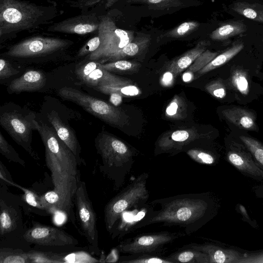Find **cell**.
Listing matches in <instances>:
<instances>
[{
	"label": "cell",
	"instance_id": "46",
	"mask_svg": "<svg viewBox=\"0 0 263 263\" xmlns=\"http://www.w3.org/2000/svg\"><path fill=\"white\" fill-rule=\"evenodd\" d=\"M238 263H263V250L245 252L243 257Z\"/></svg>",
	"mask_w": 263,
	"mask_h": 263
},
{
	"label": "cell",
	"instance_id": "14",
	"mask_svg": "<svg viewBox=\"0 0 263 263\" xmlns=\"http://www.w3.org/2000/svg\"><path fill=\"white\" fill-rule=\"evenodd\" d=\"M193 128L170 131L164 134L158 141L156 154L170 153L173 155L182 151L190 143L199 139L207 138Z\"/></svg>",
	"mask_w": 263,
	"mask_h": 263
},
{
	"label": "cell",
	"instance_id": "37",
	"mask_svg": "<svg viewBox=\"0 0 263 263\" xmlns=\"http://www.w3.org/2000/svg\"><path fill=\"white\" fill-rule=\"evenodd\" d=\"M0 153L10 161L17 163L25 167V162L19 156L16 151L6 140L0 132Z\"/></svg>",
	"mask_w": 263,
	"mask_h": 263
},
{
	"label": "cell",
	"instance_id": "11",
	"mask_svg": "<svg viewBox=\"0 0 263 263\" xmlns=\"http://www.w3.org/2000/svg\"><path fill=\"white\" fill-rule=\"evenodd\" d=\"M185 233L160 231L145 233L121 241L117 247L118 251L126 254L139 253H161L164 248Z\"/></svg>",
	"mask_w": 263,
	"mask_h": 263
},
{
	"label": "cell",
	"instance_id": "36",
	"mask_svg": "<svg viewBox=\"0 0 263 263\" xmlns=\"http://www.w3.org/2000/svg\"><path fill=\"white\" fill-rule=\"evenodd\" d=\"M199 26L200 24L196 21L184 22L172 30L161 34L158 37V40L164 37H182L195 30Z\"/></svg>",
	"mask_w": 263,
	"mask_h": 263
},
{
	"label": "cell",
	"instance_id": "28",
	"mask_svg": "<svg viewBox=\"0 0 263 263\" xmlns=\"http://www.w3.org/2000/svg\"><path fill=\"white\" fill-rule=\"evenodd\" d=\"M218 54L217 52H212L206 49L187 68L182 75V79L188 82L194 80L195 76L201 69L208 64Z\"/></svg>",
	"mask_w": 263,
	"mask_h": 263
},
{
	"label": "cell",
	"instance_id": "30",
	"mask_svg": "<svg viewBox=\"0 0 263 263\" xmlns=\"http://www.w3.org/2000/svg\"><path fill=\"white\" fill-rule=\"evenodd\" d=\"M94 89L103 93L110 95L117 93L122 97H132L141 94L140 89L136 86L131 84L100 85L93 88Z\"/></svg>",
	"mask_w": 263,
	"mask_h": 263
},
{
	"label": "cell",
	"instance_id": "29",
	"mask_svg": "<svg viewBox=\"0 0 263 263\" xmlns=\"http://www.w3.org/2000/svg\"><path fill=\"white\" fill-rule=\"evenodd\" d=\"M161 253H139L121 256L118 262L121 263H172Z\"/></svg>",
	"mask_w": 263,
	"mask_h": 263
},
{
	"label": "cell",
	"instance_id": "49",
	"mask_svg": "<svg viewBox=\"0 0 263 263\" xmlns=\"http://www.w3.org/2000/svg\"><path fill=\"white\" fill-rule=\"evenodd\" d=\"M236 207L237 208V209L238 210V211L242 216L243 220L245 221H247L248 223H249L250 225H251L252 227L254 228L257 226L256 223L254 221H253L250 217L249 214L247 213V211H246V209L243 205L238 204L237 205Z\"/></svg>",
	"mask_w": 263,
	"mask_h": 263
},
{
	"label": "cell",
	"instance_id": "43",
	"mask_svg": "<svg viewBox=\"0 0 263 263\" xmlns=\"http://www.w3.org/2000/svg\"><path fill=\"white\" fill-rule=\"evenodd\" d=\"M100 38L98 35L89 39L78 51L76 57L77 58L87 56L96 51L100 45Z\"/></svg>",
	"mask_w": 263,
	"mask_h": 263
},
{
	"label": "cell",
	"instance_id": "40",
	"mask_svg": "<svg viewBox=\"0 0 263 263\" xmlns=\"http://www.w3.org/2000/svg\"><path fill=\"white\" fill-rule=\"evenodd\" d=\"M233 85L242 94L247 95L249 92V83L246 74L240 70L234 72L232 78Z\"/></svg>",
	"mask_w": 263,
	"mask_h": 263
},
{
	"label": "cell",
	"instance_id": "9",
	"mask_svg": "<svg viewBox=\"0 0 263 263\" xmlns=\"http://www.w3.org/2000/svg\"><path fill=\"white\" fill-rule=\"evenodd\" d=\"M99 18L98 35L100 38V45L96 51L87 55L85 59L103 64L131 42L135 36L133 31L118 28L109 16H102Z\"/></svg>",
	"mask_w": 263,
	"mask_h": 263
},
{
	"label": "cell",
	"instance_id": "4",
	"mask_svg": "<svg viewBox=\"0 0 263 263\" xmlns=\"http://www.w3.org/2000/svg\"><path fill=\"white\" fill-rule=\"evenodd\" d=\"M95 145L101 159L99 166L100 172L112 182L115 190H119L132 168L136 152L121 140L104 131L97 135Z\"/></svg>",
	"mask_w": 263,
	"mask_h": 263
},
{
	"label": "cell",
	"instance_id": "10",
	"mask_svg": "<svg viewBox=\"0 0 263 263\" xmlns=\"http://www.w3.org/2000/svg\"><path fill=\"white\" fill-rule=\"evenodd\" d=\"M73 203L76 206V219L79 231L86 238L92 253L99 255L101 252L99 247L96 214L84 181H81L74 195Z\"/></svg>",
	"mask_w": 263,
	"mask_h": 263
},
{
	"label": "cell",
	"instance_id": "52",
	"mask_svg": "<svg viewBox=\"0 0 263 263\" xmlns=\"http://www.w3.org/2000/svg\"><path fill=\"white\" fill-rule=\"evenodd\" d=\"M107 2L106 4V6L109 7L118 0H107Z\"/></svg>",
	"mask_w": 263,
	"mask_h": 263
},
{
	"label": "cell",
	"instance_id": "17",
	"mask_svg": "<svg viewBox=\"0 0 263 263\" xmlns=\"http://www.w3.org/2000/svg\"><path fill=\"white\" fill-rule=\"evenodd\" d=\"M47 117L59 137L72 151L80 165L85 164V161L80 157L81 148L73 130L62 120L55 110H52Z\"/></svg>",
	"mask_w": 263,
	"mask_h": 263
},
{
	"label": "cell",
	"instance_id": "47",
	"mask_svg": "<svg viewBox=\"0 0 263 263\" xmlns=\"http://www.w3.org/2000/svg\"><path fill=\"white\" fill-rule=\"evenodd\" d=\"M176 77V76L174 72L167 70L163 74L161 79V83L164 86H170L173 84Z\"/></svg>",
	"mask_w": 263,
	"mask_h": 263
},
{
	"label": "cell",
	"instance_id": "8",
	"mask_svg": "<svg viewBox=\"0 0 263 263\" xmlns=\"http://www.w3.org/2000/svg\"><path fill=\"white\" fill-rule=\"evenodd\" d=\"M74 42L71 40L44 35L32 36L11 46L4 57L14 59H35L62 53Z\"/></svg>",
	"mask_w": 263,
	"mask_h": 263
},
{
	"label": "cell",
	"instance_id": "39",
	"mask_svg": "<svg viewBox=\"0 0 263 263\" xmlns=\"http://www.w3.org/2000/svg\"><path fill=\"white\" fill-rule=\"evenodd\" d=\"M128 3L145 4L158 9H165L181 6V0H127Z\"/></svg>",
	"mask_w": 263,
	"mask_h": 263
},
{
	"label": "cell",
	"instance_id": "2",
	"mask_svg": "<svg viewBox=\"0 0 263 263\" xmlns=\"http://www.w3.org/2000/svg\"><path fill=\"white\" fill-rule=\"evenodd\" d=\"M147 206L143 217L134 224L130 230L149 225L177 226L190 235L204 226L216 214L217 204L210 193L177 195L153 200Z\"/></svg>",
	"mask_w": 263,
	"mask_h": 263
},
{
	"label": "cell",
	"instance_id": "32",
	"mask_svg": "<svg viewBox=\"0 0 263 263\" xmlns=\"http://www.w3.org/2000/svg\"><path fill=\"white\" fill-rule=\"evenodd\" d=\"M239 139L263 171V144L257 140L248 136H240Z\"/></svg>",
	"mask_w": 263,
	"mask_h": 263
},
{
	"label": "cell",
	"instance_id": "20",
	"mask_svg": "<svg viewBox=\"0 0 263 263\" xmlns=\"http://www.w3.org/2000/svg\"><path fill=\"white\" fill-rule=\"evenodd\" d=\"M210 44L208 41H199L194 48L171 61L167 69L174 72L177 76L187 68L206 49Z\"/></svg>",
	"mask_w": 263,
	"mask_h": 263
},
{
	"label": "cell",
	"instance_id": "23",
	"mask_svg": "<svg viewBox=\"0 0 263 263\" xmlns=\"http://www.w3.org/2000/svg\"><path fill=\"white\" fill-rule=\"evenodd\" d=\"M150 41V39L146 36L135 38L131 42L112 55L107 61H115L139 54L148 47Z\"/></svg>",
	"mask_w": 263,
	"mask_h": 263
},
{
	"label": "cell",
	"instance_id": "41",
	"mask_svg": "<svg viewBox=\"0 0 263 263\" xmlns=\"http://www.w3.org/2000/svg\"><path fill=\"white\" fill-rule=\"evenodd\" d=\"M14 185L20 188L24 192L25 200L28 204L40 210L46 209L41 197H39L32 191L19 186L15 183L14 184Z\"/></svg>",
	"mask_w": 263,
	"mask_h": 263
},
{
	"label": "cell",
	"instance_id": "22",
	"mask_svg": "<svg viewBox=\"0 0 263 263\" xmlns=\"http://www.w3.org/2000/svg\"><path fill=\"white\" fill-rule=\"evenodd\" d=\"M166 257L172 263H210L208 254L184 246Z\"/></svg>",
	"mask_w": 263,
	"mask_h": 263
},
{
	"label": "cell",
	"instance_id": "19",
	"mask_svg": "<svg viewBox=\"0 0 263 263\" xmlns=\"http://www.w3.org/2000/svg\"><path fill=\"white\" fill-rule=\"evenodd\" d=\"M81 81L92 88L100 85L132 84L130 80L119 77L103 69L100 66V63L94 70Z\"/></svg>",
	"mask_w": 263,
	"mask_h": 263
},
{
	"label": "cell",
	"instance_id": "34",
	"mask_svg": "<svg viewBox=\"0 0 263 263\" xmlns=\"http://www.w3.org/2000/svg\"><path fill=\"white\" fill-rule=\"evenodd\" d=\"M1 263H28L31 262L28 252L21 250L1 249L0 250Z\"/></svg>",
	"mask_w": 263,
	"mask_h": 263
},
{
	"label": "cell",
	"instance_id": "31",
	"mask_svg": "<svg viewBox=\"0 0 263 263\" xmlns=\"http://www.w3.org/2000/svg\"><path fill=\"white\" fill-rule=\"evenodd\" d=\"M187 115V104L184 99L179 95L174 96L165 109L166 117L175 120L185 118Z\"/></svg>",
	"mask_w": 263,
	"mask_h": 263
},
{
	"label": "cell",
	"instance_id": "12",
	"mask_svg": "<svg viewBox=\"0 0 263 263\" xmlns=\"http://www.w3.org/2000/svg\"><path fill=\"white\" fill-rule=\"evenodd\" d=\"M28 242L43 246L76 245L79 241L63 230L34 222L23 235Z\"/></svg>",
	"mask_w": 263,
	"mask_h": 263
},
{
	"label": "cell",
	"instance_id": "38",
	"mask_svg": "<svg viewBox=\"0 0 263 263\" xmlns=\"http://www.w3.org/2000/svg\"><path fill=\"white\" fill-rule=\"evenodd\" d=\"M28 254L31 262H65L62 256L54 253L31 251Z\"/></svg>",
	"mask_w": 263,
	"mask_h": 263
},
{
	"label": "cell",
	"instance_id": "51",
	"mask_svg": "<svg viewBox=\"0 0 263 263\" xmlns=\"http://www.w3.org/2000/svg\"><path fill=\"white\" fill-rule=\"evenodd\" d=\"M118 251V250L117 249L116 250H112L111 252L106 258V262H115L118 261L119 259L117 253V252Z\"/></svg>",
	"mask_w": 263,
	"mask_h": 263
},
{
	"label": "cell",
	"instance_id": "24",
	"mask_svg": "<svg viewBox=\"0 0 263 263\" xmlns=\"http://www.w3.org/2000/svg\"><path fill=\"white\" fill-rule=\"evenodd\" d=\"M243 43H237L222 53L218 54L208 64L197 73L195 76L194 79H197L205 73L217 68L228 62L238 54L243 48Z\"/></svg>",
	"mask_w": 263,
	"mask_h": 263
},
{
	"label": "cell",
	"instance_id": "15",
	"mask_svg": "<svg viewBox=\"0 0 263 263\" xmlns=\"http://www.w3.org/2000/svg\"><path fill=\"white\" fill-rule=\"evenodd\" d=\"M100 18L95 14H81L53 23L47 30L67 34H86L98 32Z\"/></svg>",
	"mask_w": 263,
	"mask_h": 263
},
{
	"label": "cell",
	"instance_id": "1",
	"mask_svg": "<svg viewBox=\"0 0 263 263\" xmlns=\"http://www.w3.org/2000/svg\"><path fill=\"white\" fill-rule=\"evenodd\" d=\"M45 147L46 165L51 172L53 190L41 197L46 208L50 206L76 224L73 210L74 198L81 182L80 165L75 155L61 140L55 129L34 120Z\"/></svg>",
	"mask_w": 263,
	"mask_h": 263
},
{
	"label": "cell",
	"instance_id": "45",
	"mask_svg": "<svg viewBox=\"0 0 263 263\" xmlns=\"http://www.w3.org/2000/svg\"><path fill=\"white\" fill-rule=\"evenodd\" d=\"M19 71L15 69L10 62L5 59H0V79L5 80L18 73Z\"/></svg>",
	"mask_w": 263,
	"mask_h": 263
},
{
	"label": "cell",
	"instance_id": "50",
	"mask_svg": "<svg viewBox=\"0 0 263 263\" xmlns=\"http://www.w3.org/2000/svg\"><path fill=\"white\" fill-rule=\"evenodd\" d=\"M110 101L115 105H118L122 101V96L117 93H112L110 94Z\"/></svg>",
	"mask_w": 263,
	"mask_h": 263
},
{
	"label": "cell",
	"instance_id": "16",
	"mask_svg": "<svg viewBox=\"0 0 263 263\" xmlns=\"http://www.w3.org/2000/svg\"><path fill=\"white\" fill-rule=\"evenodd\" d=\"M202 251L208 255L210 263H238L245 252L225 247L214 242L190 243L184 246Z\"/></svg>",
	"mask_w": 263,
	"mask_h": 263
},
{
	"label": "cell",
	"instance_id": "6",
	"mask_svg": "<svg viewBox=\"0 0 263 263\" xmlns=\"http://www.w3.org/2000/svg\"><path fill=\"white\" fill-rule=\"evenodd\" d=\"M36 116L30 110L17 104H7L1 107L0 124L13 140L35 160L40 159L31 146L32 132L36 130Z\"/></svg>",
	"mask_w": 263,
	"mask_h": 263
},
{
	"label": "cell",
	"instance_id": "13",
	"mask_svg": "<svg viewBox=\"0 0 263 263\" xmlns=\"http://www.w3.org/2000/svg\"><path fill=\"white\" fill-rule=\"evenodd\" d=\"M226 158L232 166L244 176L258 182H263V171L245 146L243 147L236 143L229 145Z\"/></svg>",
	"mask_w": 263,
	"mask_h": 263
},
{
	"label": "cell",
	"instance_id": "18",
	"mask_svg": "<svg viewBox=\"0 0 263 263\" xmlns=\"http://www.w3.org/2000/svg\"><path fill=\"white\" fill-rule=\"evenodd\" d=\"M46 82V76L42 72L28 70L20 77L13 80L7 87V91L9 93H19L37 91L45 86Z\"/></svg>",
	"mask_w": 263,
	"mask_h": 263
},
{
	"label": "cell",
	"instance_id": "33",
	"mask_svg": "<svg viewBox=\"0 0 263 263\" xmlns=\"http://www.w3.org/2000/svg\"><path fill=\"white\" fill-rule=\"evenodd\" d=\"M100 66L109 72H134L139 70L141 65L136 62L119 60L108 63H100Z\"/></svg>",
	"mask_w": 263,
	"mask_h": 263
},
{
	"label": "cell",
	"instance_id": "44",
	"mask_svg": "<svg viewBox=\"0 0 263 263\" xmlns=\"http://www.w3.org/2000/svg\"><path fill=\"white\" fill-rule=\"evenodd\" d=\"M100 62L96 61H89L88 62L77 67L76 73L79 79L82 81L87 77L99 65Z\"/></svg>",
	"mask_w": 263,
	"mask_h": 263
},
{
	"label": "cell",
	"instance_id": "48",
	"mask_svg": "<svg viewBox=\"0 0 263 263\" xmlns=\"http://www.w3.org/2000/svg\"><path fill=\"white\" fill-rule=\"evenodd\" d=\"M0 177L4 181L14 185V183L11 177V176L1 161H0Z\"/></svg>",
	"mask_w": 263,
	"mask_h": 263
},
{
	"label": "cell",
	"instance_id": "7",
	"mask_svg": "<svg viewBox=\"0 0 263 263\" xmlns=\"http://www.w3.org/2000/svg\"><path fill=\"white\" fill-rule=\"evenodd\" d=\"M58 94L63 99L77 104L86 111L111 126L121 128L129 122V117L122 109L74 88L62 87L59 90Z\"/></svg>",
	"mask_w": 263,
	"mask_h": 263
},
{
	"label": "cell",
	"instance_id": "26",
	"mask_svg": "<svg viewBox=\"0 0 263 263\" xmlns=\"http://www.w3.org/2000/svg\"><path fill=\"white\" fill-rule=\"evenodd\" d=\"M0 234L1 236L15 230L17 215L15 210L8 206L3 199L0 201Z\"/></svg>",
	"mask_w": 263,
	"mask_h": 263
},
{
	"label": "cell",
	"instance_id": "5",
	"mask_svg": "<svg viewBox=\"0 0 263 263\" xmlns=\"http://www.w3.org/2000/svg\"><path fill=\"white\" fill-rule=\"evenodd\" d=\"M148 173L137 176L119 194L111 198L104 209V221L107 231L111 232L123 213L132 208L143 207L149 194L147 189Z\"/></svg>",
	"mask_w": 263,
	"mask_h": 263
},
{
	"label": "cell",
	"instance_id": "42",
	"mask_svg": "<svg viewBox=\"0 0 263 263\" xmlns=\"http://www.w3.org/2000/svg\"><path fill=\"white\" fill-rule=\"evenodd\" d=\"M205 88L212 96L217 98H223L226 95V90L221 80H216L208 83Z\"/></svg>",
	"mask_w": 263,
	"mask_h": 263
},
{
	"label": "cell",
	"instance_id": "21",
	"mask_svg": "<svg viewBox=\"0 0 263 263\" xmlns=\"http://www.w3.org/2000/svg\"><path fill=\"white\" fill-rule=\"evenodd\" d=\"M223 117L230 122L240 128L255 130V116L251 111L239 107H232L223 110Z\"/></svg>",
	"mask_w": 263,
	"mask_h": 263
},
{
	"label": "cell",
	"instance_id": "3",
	"mask_svg": "<svg viewBox=\"0 0 263 263\" xmlns=\"http://www.w3.org/2000/svg\"><path fill=\"white\" fill-rule=\"evenodd\" d=\"M53 6L23 0H0V42L15 37L24 31H33L51 24L58 15Z\"/></svg>",
	"mask_w": 263,
	"mask_h": 263
},
{
	"label": "cell",
	"instance_id": "25",
	"mask_svg": "<svg viewBox=\"0 0 263 263\" xmlns=\"http://www.w3.org/2000/svg\"><path fill=\"white\" fill-rule=\"evenodd\" d=\"M247 29L242 21H231L224 23L214 30L210 38L215 41H223L245 32Z\"/></svg>",
	"mask_w": 263,
	"mask_h": 263
},
{
	"label": "cell",
	"instance_id": "35",
	"mask_svg": "<svg viewBox=\"0 0 263 263\" xmlns=\"http://www.w3.org/2000/svg\"><path fill=\"white\" fill-rule=\"evenodd\" d=\"M187 155L194 161L202 165H213L216 164L217 157L213 153L203 149L193 148L186 151Z\"/></svg>",
	"mask_w": 263,
	"mask_h": 263
},
{
	"label": "cell",
	"instance_id": "27",
	"mask_svg": "<svg viewBox=\"0 0 263 263\" xmlns=\"http://www.w3.org/2000/svg\"><path fill=\"white\" fill-rule=\"evenodd\" d=\"M231 9L247 18L263 23L262 5L245 2H238L232 5Z\"/></svg>",
	"mask_w": 263,
	"mask_h": 263
}]
</instances>
